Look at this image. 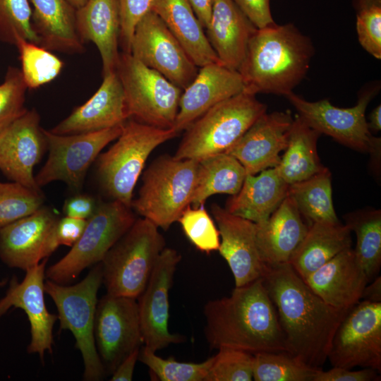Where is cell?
Segmentation results:
<instances>
[{
  "mask_svg": "<svg viewBox=\"0 0 381 381\" xmlns=\"http://www.w3.org/2000/svg\"><path fill=\"white\" fill-rule=\"evenodd\" d=\"M261 278L275 308L288 353L311 368H322L334 333L349 309L325 303L289 262L264 264Z\"/></svg>",
  "mask_w": 381,
  "mask_h": 381,
  "instance_id": "6da1fadb",
  "label": "cell"
},
{
  "mask_svg": "<svg viewBox=\"0 0 381 381\" xmlns=\"http://www.w3.org/2000/svg\"><path fill=\"white\" fill-rule=\"evenodd\" d=\"M205 335L212 349L287 352L277 314L262 278L235 287L229 296L209 301Z\"/></svg>",
  "mask_w": 381,
  "mask_h": 381,
  "instance_id": "7a4b0ae2",
  "label": "cell"
},
{
  "mask_svg": "<svg viewBox=\"0 0 381 381\" xmlns=\"http://www.w3.org/2000/svg\"><path fill=\"white\" fill-rule=\"evenodd\" d=\"M314 47L294 24L257 28L238 69L246 92L287 95L306 77Z\"/></svg>",
  "mask_w": 381,
  "mask_h": 381,
  "instance_id": "3957f363",
  "label": "cell"
},
{
  "mask_svg": "<svg viewBox=\"0 0 381 381\" xmlns=\"http://www.w3.org/2000/svg\"><path fill=\"white\" fill-rule=\"evenodd\" d=\"M267 105L243 91L210 108L186 129L174 155L200 161L225 153L262 114Z\"/></svg>",
  "mask_w": 381,
  "mask_h": 381,
  "instance_id": "277c9868",
  "label": "cell"
},
{
  "mask_svg": "<svg viewBox=\"0 0 381 381\" xmlns=\"http://www.w3.org/2000/svg\"><path fill=\"white\" fill-rule=\"evenodd\" d=\"M178 134L174 128L125 121L116 142L97 158V174L103 190L113 200L131 207L134 188L149 155Z\"/></svg>",
  "mask_w": 381,
  "mask_h": 381,
  "instance_id": "5b68a950",
  "label": "cell"
},
{
  "mask_svg": "<svg viewBox=\"0 0 381 381\" xmlns=\"http://www.w3.org/2000/svg\"><path fill=\"white\" fill-rule=\"evenodd\" d=\"M198 161L168 155L155 159L143 176L138 197L131 207L158 228L167 230L190 205Z\"/></svg>",
  "mask_w": 381,
  "mask_h": 381,
  "instance_id": "8992f818",
  "label": "cell"
},
{
  "mask_svg": "<svg viewBox=\"0 0 381 381\" xmlns=\"http://www.w3.org/2000/svg\"><path fill=\"white\" fill-rule=\"evenodd\" d=\"M164 248L155 224L144 217L135 219L101 261L107 294L138 298Z\"/></svg>",
  "mask_w": 381,
  "mask_h": 381,
  "instance_id": "52a82bcc",
  "label": "cell"
},
{
  "mask_svg": "<svg viewBox=\"0 0 381 381\" xmlns=\"http://www.w3.org/2000/svg\"><path fill=\"white\" fill-rule=\"evenodd\" d=\"M102 283L101 262L80 282L59 284L47 279L44 291L54 302L61 329L70 330L75 340L84 363L83 380L99 381L106 372L97 351L94 323L97 292Z\"/></svg>",
  "mask_w": 381,
  "mask_h": 381,
  "instance_id": "ba28073f",
  "label": "cell"
},
{
  "mask_svg": "<svg viewBox=\"0 0 381 381\" xmlns=\"http://www.w3.org/2000/svg\"><path fill=\"white\" fill-rule=\"evenodd\" d=\"M116 72L128 118L156 128H173L182 89L131 53L120 52Z\"/></svg>",
  "mask_w": 381,
  "mask_h": 381,
  "instance_id": "9c48e42d",
  "label": "cell"
},
{
  "mask_svg": "<svg viewBox=\"0 0 381 381\" xmlns=\"http://www.w3.org/2000/svg\"><path fill=\"white\" fill-rule=\"evenodd\" d=\"M135 221L131 208L118 200L97 202L80 238L45 276L59 284L73 281L85 268L101 262Z\"/></svg>",
  "mask_w": 381,
  "mask_h": 381,
  "instance_id": "30bf717a",
  "label": "cell"
},
{
  "mask_svg": "<svg viewBox=\"0 0 381 381\" xmlns=\"http://www.w3.org/2000/svg\"><path fill=\"white\" fill-rule=\"evenodd\" d=\"M123 124L71 135H58L43 128L49 156L35 176L37 186L61 181L72 190H80L89 167L102 149L119 136Z\"/></svg>",
  "mask_w": 381,
  "mask_h": 381,
  "instance_id": "8fae6325",
  "label": "cell"
},
{
  "mask_svg": "<svg viewBox=\"0 0 381 381\" xmlns=\"http://www.w3.org/2000/svg\"><path fill=\"white\" fill-rule=\"evenodd\" d=\"M379 88L377 83L368 85L359 93L356 104L349 108L335 107L328 99L309 102L294 92L285 97L297 115L320 135L330 136L356 151L368 152L375 137L368 127L365 110Z\"/></svg>",
  "mask_w": 381,
  "mask_h": 381,
  "instance_id": "7c38bea8",
  "label": "cell"
},
{
  "mask_svg": "<svg viewBox=\"0 0 381 381\" xmlns=\"http://www.w3.org/2000/svg\"><path fill=\"white\" fill-rule=\"evenodd\" d=\"M332 367L359 366L381 372V302L360 301L351 308L333 337Z\"/></svg>",
  "mask_w": 381,
  "mask_h": 381,
  "instance_id": "4fadbf2b",
  "label": "cell"
},
{
  "mask_svg": "<svg viewBox=\"0 0 381 381\" xmlns=\"http://www.w3.org/2000/svg\"><path fill=\"white\" fill-rule=\"evenodd\" d=\"M94 336L105 372L143 344L136 298L107 294L96 308Z\"/></svg>",
  "mask_w": 381,
  "mask_h": 381,
  "instance_id": "5bb4252c",
  "label": "cell"
},
{
  "mask_svg": "<svg viewBox=\"0 0 381 381\" xmlns=\"http://www.w3.org/2000/svg\"><path fill=\"white\" fill-rule=\"evenodd\" d=\"M130 53L182 90L193 80L199 69L162 19L151 10L135 25Z\"/></svg>",
  "mask_w": 381,
  "mask_h": 381,
  "instance_id": "9a60e30c",
  "label": "cell"
},
{
  "mask_svg": "<svg viewBox=\"0 0 381 381\" xmlns=\"http://www.w3.org/2000/svg\"><path fill=\"white\" fill-rule=\"evenodd\" d=\"M181 255L164 248L161 252L146 287L139 298L138 312L145 346L155 352L171 344L185 341V337L169 330V290Z\"/></svg>",
  "mask_w": 381,
  "mask_h": 381,
  "instance_id": "2e32d148",
  "label": "cell"
},
{
  "mask_svg": "<svg viewBox=\"0 0 381 381\" xmlns=\"http://www.w3.org/2000/svg\"><path fill=\"white\" fill-rule=\"evenodd\" d=\"M59 218L49 207L0 229V259L10 267L24 271L51 255L59 244L56 229Z\"/></svg>",
  "mask_w": 381,
  "mask_h": 381,
  "instance_id": "e0dca14e",
  "label": "cell"
},
{
  "mask_svg": "<svg viewBox=\"0 0 381 381\" xmlns=\"http://www.w3.org/2000/svg\"><path fill=\"white\" fill-rule=\"evenodd\" d=\"M47 258L27 270L23 279L19 282L14 276L9 283L5 296L0 299V318L8 309H22L30 325V342L27 351L38 353L44 361V353H52L53 327L58 319L50 313L44 302L45 267Z\"/></svg>",
  "mask_w": 381,
  "mask_h": 381,
  "instance_id": "ac0fdd59",
  "label": "cell"
},
{
  "mask_svg": "<svg viewBox=\"0 0 381 381\" xmlns=\"http://www.w3.org/2000/svg\"><path fill=\"white\" fill-rule=\"evenodd\" d=\"M40 116L28 110L0 133V170L14 182L41 191L33 175L35 166L47 148Z\"/></svg>",
  "mask_w": 381,
  "mask_h": 381,
  "instance_id": "d6986e66",
  "label": "cell"
},
{
  "mask_svg": "<svg viewBox=\"0 0 381 381\" xmlns=\"http://www.w3.org/2000/svg\"><path fill=\"white\" fill-rule=\"evenodd\" d=\"M293 121L290 111L266 112L225 153L236 158L246 174L276 167L287 147Z\"/></svg>",
  "mask_w": 381,
  "mask_h": 381,
  "instance_id": "ffe728a7",
  "label": "cell"
},
{
  "mask_svg": "<svg viewBox=\"0 0 381 381\" xmlns=\"http://www.w3.org/2000/svg\"><path fill=\"white\" fill-rule=\"evenodd\" d=\"M211 212L217 224L220 244L219 252L234 276L235 287L261 278L264 263L256 243V224L213 204Z\"/></svg>",
  "mask_w": 381,
  "mask_h": 381,
  "instance_id": "44dd1931",
  "label": "cell"
},
{
  "mask_svg": "<svg viewBox=\"0 0 381 381\" xmlns=\"http://www.w3.org/2000/svg\"><path fill=\"white\" fill-rule=\"evenodd\" d=\"M240 73L221 63L200 67L193 80L183 90L173 128L179 133L218 103L244 90Z\"/></svg>",
  "mask_w": 381,
  "mask_h": 381,
  "instance_id": "7402d4cb",
  "label": "cell"
},
{
  "mask_svg": "<svg viewBox=\"0 0 381 381\" xmlns=\"http://www.w3.org/2000/svg\"><path fill=\"white\" fill-rule=\"evenodd\" d=\"M128 119L123 90L115 71L103 75L95 94L49 131L58 135L94 132L122 125Z\"/></svg>",
  "mask_w": 381,
  "mask_h": 381,
  "instance_id": "603a6c76",
  "label": "cell"
},
{
  "mask_svg": "<svg viewBox=\"0 0 381 381\" xmlns=\"http://www.w3.org/2000/svg\"><path fill=\"white\" fill-rule=\"evenodd\" d=\"M304 281L325 303L342 310L357 304L369 283L351 247L338 253Z\"/></svg>",
  "mask_w": 381,
  "mask_h": 381,
  "instance_id": "cb8c5ba5",
  "label": "cell"
},
{
  "mask_svg": "<svg viewBox=\"0 0 381 381\" xmlns=\"http://www.w3.org/2000/svg\"><path fill=\"white\" fill-rule=\"evenodd\" d=\"M256 224V243L264 264L289 262L309 225L287 195L269 219Z\"/></svg>",
  "mask_w": 381,
  "mask_h": 381,
  "instance_id": "d4e9b609",
  "label": "cell"
},
{
  "mask_svg": "<svg viewBox=\"0 0 381 381\" xmlns=\"http://www.w3.org/2000/svg\"><path fill=\"white\" fill-rule=\"evenodd\" d=\"M256 30L233 0H214L206 35L224 66L238 71Z\"/></svg>",
  "mask_w": 381,
  "mask_h": 381,
  "instance_id": "484cf974",
  "label": "cell"
},
{
  "mask_svg": "<svg viewBox=\"0 0 381 381\" xmlns=\"http://www.w3.org/2000/svg\"><path fill=\"white\" fill-rule=\"evenodd\" d=\"M75 25L82 41L91 42L97 47L103 75L115 71L120 54L118 0H87L75 11Z\"/></svg>",
  "mask_w": 381,
  "mask_h": 381,
  "instance_id": "4316f807",
  "label": "cell"
},
{
  "mask_svg": "<svg viewBox=\"0 0 381 381\" xmlns=\"http://www.w3.org/2000/svg\"><path fill=\"white\" fill-rule=\"evenodd\" d=\"M289 185L276 167L246 174L239 191L231 195L225 209L255 224L265 222L288 195Z\"/></svg>",
  "mask_w": 381,
  "mask_h": 381,
  "instance_id": "83f0119b",
  "label": "cell"
},
{
  "mask_svg": "<svg viewBox=\"0 0 381 381\" xmlns=\"http://www.w3.org/2000/svg\"><path fill=\"white\" fill-rule=\"evenodd\" d=\"M40 46L67 54L82 53L84 42L76 29L75 11L66 0H29Z\"/></svg>",
  "mask_w": 381,
  "mask_h": 381,
  "instance_id": "f1b7e54d",
  "label": "cell"
},
{
  "mask_svg": "<svg viewBox=\"0 0 381 381\" xmlns=\"http://www.w3.org/2000/svg\"><path fill=\"white\" fill-rule=\"evenodd\" d=\"M151 11L162 19L198 68L221 63L188 0H154Z\"/></svg>",
  "mask_w": 381,
  "mask_h": 381,
  "instance_id": "f546056e",
  "label": "cell"
},
{
  "mask_svg": "<svg viewBox=\"0 0 381 381\" xmlns=\"http://www.w3.org/2000/svg\"><path fill=\"white\" fill-rule=\"evenodd\" d=\"M351 233L341 222L312 223L289 263L304 280L338 253L351 247Z\"/></svg>",
  "mask_w": 381,
  "mask_h": 381,
  "instance_id": "4dcf8cb0",
  "label": "cell"
},
{
  "mask_svg": "<svg viewBox=\"0 0 381 381\" xmlns=\"http://www.w3.org/2000/svg\"><path fill=\"white\" fill-rule=\"evenodd\" d=\"M320 135V133L296 115L287 147L276 167L289 186L308 179L326 168L318 153L317 143Z\"/></svg>",
  "mask_w": 381,
  "mask_h": 381,
  "instance_id": "1f68e13d",
  "label": "cell"
},
{
  "mask_svg": "<svg viewBox=\"0 0 381 381\" xmlns=\"http://www.w3.org/2000/svg\"><path fill=\"white\" fill-rule=\"evenodd\" d=\"M195 190L190 205L197 207L211 195H235L241 189L246 172L242 164L226 153L212 155L198 161Z\"/></svg>",
  "mask_w": 381,
  "mask_h": 381,
  "instance_id": "d6a6232c",
  "label": "cell"
},
{
  "mask_svg": "<svg viewBox=\"0 0 381 381\" xmlns=\"http://www.w3.org/2000/svg\"><path fill=\"white\" fill-rule=\"evenodd\" d=\"M288 195L310 224L340 222L333 205L332 174L327 167L308 179L289 186Z\"/></svg>",
  "mask_w": 381,
  "mask_h": 381,
  "instance_id": "836d02e7",
  "label": "cell"
},
{
  "mask_svg": "<svg viewBox=\"0 0 381 381\" xmlns=\"http://www.w3.org/2000/svg\"><path fill=\"white\" fill-rule=\"evenodd\" d=\"M344 218L356 236L353 252L370 282L377 276L381 266V211L361 209L346 214Z\"/></svg>",
  "mask_w": 381,
  "mask_h": 381,
  "instance_id": "e575fe53",
  "label": "cell"
},
{
  "mask_svg": "<svg viewBox=\"0 0 381 381\" xmlns=\"http://www.w3.org/2000/svg\"><path fill=\"white\" fill-rule=\"evenodd\" d=\"M319 369L287 352L253 354V380L255 381H313Z\"/></svg>",
  "mask_w": 381,
  "mask_h": 381,
  "instance_id": "d590c367",
  "label": "cell"
},
{
  "mask_svg": "<svg viewBox=\"0 0 381 381\" xmlns=\"http://www.w3.org/2000/svg\"><path fill=\"white\" fill-rule=\"evenodd\" d=\"M15 45L21 62V73L29 89H35L54 80L64 63L49 50L18 37Z\"/></svg>",
  "mask_w": 381,
  "mask_h": 381,
  "instance_id": "8d00e7d4",
  "label": "cell"
},
{
  "mask_svg": "<svg viewBox=\"0 0 381 381\" xmlns=\"http://www.w3.org/2000/svg\"><path fill=\"white\" fill-rule=\"evenodd\" d=\"M146 346L140 350L138 359L161 381H205L212 356L202 363L180 362L174 358L164 359Z\"/></svg>",
  "mask_w": 381,
  "mask_h": 381,
  "instance_id": "74e56055",
  "label": "cell"
},
{
  "mask_svg": "<svg viewBox=\"0 0 381 381\" xmlns=\"http://www.w3.org/2000/svg\"><path fill=\"white\" fill-rule=\"evenodd\" d=\"M43 202L41 191L14 181L0 182V229L35 212Z\"/></svg>",
  "mask_w": 381,
  "mask_h": 381,
  "instance_id": "f35d334b",
  "label": "cell"
},
{
  "mask_svg": "<svg viewBox=\"0 0 381 381\" xmlns=\"http://www.w3.org/2000/svg\"><path fill=\"white\" fill-rule=\"evenodd\" d=\"M21 37L40 44L32 21L29 0H0V41L15 45Z\"/></svg>",
  "mask_w": 381,
  "mask_h": 381,
  "instance_id": "ab89813d",
  "label": "cell"
},
{
  "mask_svg": "<svg viewBox=\"0 0 381 381\" xmlns=\"http://www.w3.org/2000/svg\"><path fill=\"white\" fill-rule=\"evenodd\" d=\"M177 222L186 236L198 250L206 253L218 250L219 232L203 205L197 207L189 205Z\"/></svg>",
  "mask_w": 381,
  "mask_h": 381,
  "instance_id": "60d3db41",
  "label": "cell"
},
{
  "mask_svg": "<svg viewBox=\"0 0 381 381\" xmlns=\"http://www.w3.org/2000/svg\"><path fill=\"white\" fill-rule=\"evenodd\" d=\"M253 354L231 348H221L212 356L205 381H251Z\"/></svg>",
  "mask_w": 381,
  "mask_h": 381,
  "instance_id": "b9f144b4",
  "label": "cell"
},
{
  "mask_svg": "<svg viewBox=\"0 0 381 381\" xmlns=\"http://www.w3.org/2000/svg\"><path fill=\"white\" fill-rule=\"evenodd\" d=\"M27 89L20 69L9 66L0 85V133L27 112Z\"/></svg>",
  "mask_w": 381,
  "mask_h": 381,
  "instance_id": "7bdbcfd3",
  "label": "cell"
},
{
  "mask_svg": "<svg viewBox=\"0 0 381 381\" xmlns=\"http://www.w3.org/2000/svg\"><path fill=\"white\" fill-rule=\"evenodd\" d=\"M356 30L362 47L381 59V6L362 9L356 14Z\"/></svg>",
  "mask_w": 381,
  "mask_h": 381,
  "instance_id": "ee69618b",
  "label": "cell"
},
{
  "mask_svg": "<svg viewBox=\"0 0 381 381\" xmlns=\"http://www.w3.org/2000/svg\"><path fill=\"white\" fill-rule=\"evenodd\" d=\"M120 12L119 44L123 52H131L136 24L151 10L154 0H118Z\"/></svg>",
  "mask_w": 381,
  "mask_h": 381,
  "instance_id": "f6af8a7d",
  "label": "cell"
},
{
  "mask_svg": "<svg viewBox=\"0 0 381 381\" xmlns=\"http://www.w3.org/2000/svg\"><path fill=\"white\" fill-rule=\"evenodd\" d=\"M379 374L371 368L351 370L341 367H332L326 371L322 368L317 370L313 381H375L380 380Z\"/></svg>",
  "mask_w": 381,
  "mask_h": 381,
  "instance_id": "bcb514c9",
  "label": "cell"
},
{
  "mask_svg": "<svg viewBox=\"0 0 381 381\" xmlns=\"http://www.w3.org/2000/svg\"><path fill=\"white\" fill-rule=\"evenodd\" d=\"M257 28L274 23L270 9V0H233Z\"/></svg>",
  "mask_w": 381,
  "mask_h": 381,
  "instance_id": "7dc6e473",
  "label": "cell"
},
{
  "mask_svg": "<svg viewBox=\"0 0 381 381\" xmlns=\"http://www.w3.org/2000/svg\"><path fill=\"white\" fill-rule=\"evenodd\" d=\"M87 219L66 216L59 219L56 229V237L60 245L72 247L81 236Z\"/></svg>",
  "mask_w": 381,
  "mask_h": 381,
  "instance_id": "c3c4849f",
  "label": "cell"
},
{
  "mask_svg": "<svg viewBox=\"0 0 381 381\" xmlns=\"http://www.w3.org/2000/svg\"><path fill=\"white\" fill-rule=\"evenodd\" d=\"M97 202L87 194H78L68 198L64 203L66 216L87 219L95 212Z\"/></svg>",
  "mask_w": 381,
  "mask_h": 381,
  "instance_id": "681fc988",
  "label": "cell"
},
{
  "mask_svg": "<svg viewBox=\"0 0 381 381\" xmlns=\"http://www.w3.org/2000/svg\"><path fill=\"white\" fill-rule=\"evenodd\" d=\"M140 349L128 354L111 373V381H131L133 379L135 365L138 359Z\"/></svg>",
  "mask_w": 381,
  "mask_h": 381,
  "instance_id": "f907efd6",
  "label": "cell"
},
{
  "mask_svg": "<svg viewBox=\"0 0 381 381\" xmlns=\"http://www.w3.org/2000/svg\"><path fill=\"white\" fill-rule=\"evenodd\" d=\"M204 28H207L213 6L214 0H188Z\"/></svg>",
  "mask_w": 381,
  "mask_h": 381,
  "instance_id": "816d5d0a",
  "label": "cell"
},
{
  "mask_svg": "<svg viewBox=\"0 0 381 381\" xmlns=\"http://www.w3.org/2000/svg\"><path fill=\"white\" fill-rule=\"evenodd\" d=\"M365 286L361 300L373 303L381 302V277L377 276Z\"/></svg>",
  "mask_w": 381,
  "mask_h": 381,
  "instance_id": "f5cc1de1",
  "label": "cell"
},
{
  "mask_svg": "<svg viewBox=\"0 0 381 381\" xmlns=\"http://www.w3.org/2000/svg\"><path fill=\"white\" fill-rule=\"evenodd\" d=\"M368 127L371 132H378L381 129V105L375 107L370 113L368 121H367Z\"/></svg>",
  "mask_w": 381,
  "mask_h": 381,
  "instance_id": "db71d44e",
  "label": "cell"
},
{
  "mask_svg": "<svg viewBox=\"0 0 381 381\" xmlns=\"http://www.w3.org/2000/svg\"><path fill=\"white\" fill-rule=\"evenodd\" d=\"M353 5L358 12L368 7L381 6V0H353Z\"/></svg>",
  "mask_w": 381,
  "mask_h": 381,
  "instance_id": "11a10c76",
  "label": "cell"
},
{
  "mask_svg": "<svg viewBox=\"0 0 381 381\" xmlns=\"http://www.w3.org/2000/svg\"><path fill=\"white\" fill-rule=\"evenodd\" d=\"M69 4H71L74 8L78 9L82 7L87 0H66Z\"/></svg>",
  "mask_w": 381,
  "mask_h": 381,
  "instance_id": "9f6ffc18",
  "label": "cell"
},
{
  "mask_svg": "<svg viewBox=\"0 0 381 381\" xmlns=\"http://www.w3.org/2000/svg\"><path fill=\"white\" fill-rule=\"evenodd\" d=\"M6 282H7L6 279H3V280L0 281V286H3L6 285Z\"/></svg>",
  "mask_w": 381,
  "mask_h": 381,
  "instance_id": "6f0895ef",
  "label": "cell"
}]
</instances>
